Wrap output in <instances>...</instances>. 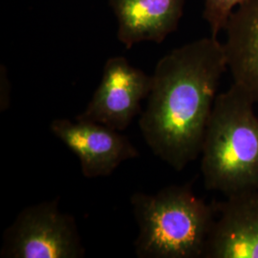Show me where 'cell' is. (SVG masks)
I'll return each mask as SVG.
<instances>
[{"label":"cell","instance_id":"11","mask_svg":"<svg viewBox=\"0 0 258 258\" xmlns=\"http://www.w3.org/2000/svg\"><path fill=\"white\" fill-rule=\"evenodd\" d=\"M1 86L4 88V91L1 90V109L4 110L7 108L9 103V92L7 93V89H10L9 82L7 80L6 71L3 70V67L1 68Z\"/></svg>","mask_w":258,"mask_h":258},{"label":"cell","instance_id":"5","mask_svg":"<svg viewBox=\"0 0 258 258\" xmlns=\"http://www.w3.org/2000/svg\"><path fill=\"white\" fill-rule=\"evenodd\" d=\"M150 89L151 76L130 64L124 56H112L104 64L91 101L76 119L122 131L141 112V102L148 99Z\"/></svg>","mask_w":258,"mask_h":258},{"label":"cell","instance_id":"7","mask_svg":"<svg viewBox=\"0 0 258 258\" xmlns=\"http://www.w3.org/2000/svg\"><path fill=\"white\" fill-rule=\"evenodd\" d=\"M214 208L204 257L258 258V190L228 196Z\"/></svg>","mask_w":258,"mask_h":258},{"label":"cell","instance_id":"3","mask_svg":"<svg viewBox=\"0 0 258 258\" xmlns=\"http://www.w3.org/2000/svg\"><path fill=\"white\" fill-rule=\"evenodd\" d=\"M130 203L139 228L134 242L138 257H204L216 212L188 184L169 185L155 194L135 192Z\"/></svg>","mask_w":258,"mask_h":258},{"label":"cell","instance_id":"6","mask_svg":"<svg viewBox=\"0 0 258 258\" xmlns=\"http://www.w3.org/2000/svg\"><path fill=\"white\" fill-rule=\"evenodd\" d=\"M50 130L76 156L85 178L109 176L138 150L120 131L90 120L55 119Z\"/></svg>","mask_w":258,"mask_h":258},{"label":"cell","instance_id":"2","mask_svg":"<svg viewBox=\"0 0 258 258\" xmlns=\"http://www.w3.org/2000/svg\"><path fill=\"white\" fill-rule=\"evenodd\" d=\"M256 103L239 85L217 95L201 149L206 188L227 197L258 190Z\"/></svg>","mask_w":258,"mask_h":258},{"label":"cell","instance_id":"8","mask_svg":"<svg viewBox=\"0 0 258 258\" xmlns=\"http://www.w3.org/2000/svg\"><path fill=\"white\" fill-rule=\"evenodd\" d=\"M185 0H109L117 38L130 49L141 42L161 43L175 32Z\"/></svg>","mask_w":258,"mask_h":258},{"label":"cell","instance_id":"10","mask_svg":"<svg viewBox=\"0 0 258 258\" xmlns=\"http://www.w3.org/2000/svg\"><path fill=\"white\" fill-rule=\"evenodd\" d=\"M246 0H204L203 18L211 29L212 37H217L234 10Z\"/></svg>","mask_w":258,"mask_h":258},{"label":"cell","instance_id":"1","mask_svg":"<svg viewBox=\"0 0 258 258\" xmlns=\"http://www.w3.org/2000/svg\"><path fill=\"white\" fill-rule=\"evenodd\" d=\"M227 70L223 42L212 36L178 47L157 62L139 126L154 155L177 171L201 153Z\"/></svg>","mask_w":258,"mask_h":258},{"label":"cell","instance_id":"4","mask_svg":"<svg viewBox=\"0 0 258 258\" xmlns=\"http://www.w3.org/2000/svg\"><path fill=\"white\" fill-rule=\"evenodd\" d=\"M57 199L29 206L4 231V258H82L85 249L74 217Z\"/></svg>","mask_w":258,"mask_h":258},{"label":"cell","instance_id":"9","mask_svg":"<svg viewBox=\"0 0 258 258\" xmlns=\"http://www.w3.org/2000/svg\"><path fill=\"white\" fill-rule=\"evenodd\" d=\"M223 42L228 70L258 105V0H246L234 10Z\"/></svg>","mask_w":258,"mask_h":258}]
</instances>
